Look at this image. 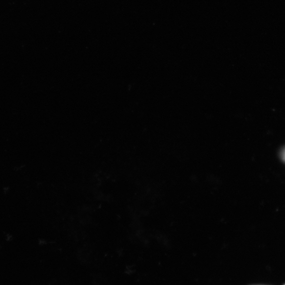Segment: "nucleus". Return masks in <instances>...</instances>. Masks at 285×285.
<instances>
[{
    "instance_id": "f03ea898",
    "label": "nucleus",
    "mask_w": 285,
    "mask_h": 285,
    "mask_svg": "<svg viewBox=\"0 0 285 285\" xmlns=\"http://www.w3.org/2000/svg\"></svg>"
},
{
    "instance_id": "f257e3e1",
    "label": "nucleus",
    "mask_w": 285,
    "mask_h": 285,
    "mask_svg": "<svg viewBox=\"0 0 285 285\" xmlns=\"http://www.w3.org/2000/svg\"><path fill=\"white\" fill-rule=\"evenodd\" d=\"M282 156L283 158V160L285 161V151L283 152Z\"/></svg>"
}]
</instances>
